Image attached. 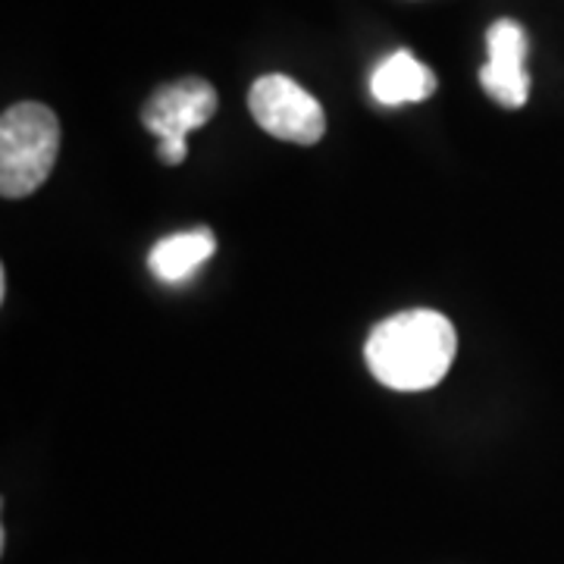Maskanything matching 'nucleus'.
Instances as JSON below:
<instances>
[{"instance_id": "obj_1", "label": "nucleus", "mask_w": 564, "mask_h": 564, "mask_svg": "<svg viewBox=\"0 0 564 564\" xmlns=\"http://www.w3.org/2000/svg\"><path fill=\"white\" fill-rule=\"evenodd\" d=\"M455 351V326L436 311L395 314L377 323L364 345L370 373L395 392H423L443 383Z\"/></svg>"}, {"instance_id": "obj_2", "label": "nucleus", "mask_w": 564, "mask_h": 564, "mask_svg": "<svg viewBox=\"0 0 564 564\" xmlns=\"http://www.w3.org/2000/svg\"><path fill=\"white\" fill-rule=\"evenodd\" d=\"M61 154V122L51 107L13 104L0 120V195L17 202L39 192Z\"/></svg>"}, {"instance_id": "obj_3", "label": "nucleus", "mask_w": 564, "mask_h": 564, "mask_svg": "<svg viewBox=\"0 0 564 564\" xmlns=\"http://www.w3.org/2000/svg\"><path fill=\"white\" fill-rule=\"evenodd\" d=\"M217 113V91L210 82L185 76L170 82L151 95L141 110V122L151 135H158V158L166 166H176L188 154V132L202 129Z\"/></svg>"}, {"instance_id": "obj_4", "label": "nucleus", "mask_w": 564, "mask_h": 564, "mask_svg": "<svg viewBox=\"0 0 564 564\" xmlns=\"http://www.w3.org/2000/svg\"><path fill=\"white\" fill-rule=\"evenodd\" d=\"M248 110L263 132L292 144H317L326 132L321 101L282 73H270L251 85Z\"/></svg>"}, {"instance_id": "obj_5", "label": "nucleus", "mask_w": 564, "mask_h": 564, "mask_svg": "<svg viewBox=\"0 0 564 564\" xmlns=\"http://www.w3.org/2000/svg\"><path fill=\"white\" fill-rule=\"evenodd\" d=\"M489 61L480 69V85L496 104L508 110H521L530 98V73H527V51L530 41L521 22L499 20L486 32Z\"/></svg>"}, {"instance_id": "obj_6", "label": "nucleus", "mask_w": 564, "mask_h": 564, "mask_svg": "<svg viewBox=\"0 0 564 564\" xmlns=\"http://www.w3.org/2000/svg\"><path fill=\"white\" fill-rule=\"evenodd\" d=\"M436 91V76L430 66H423L414 54L395 51L386 57L373 76H370V95L386 107H402V104H421Z\"/></svg>"}, {"instance_id": "obj_7", "label": "nucleus", "mask_w": 564, "mask_h": 564, "mask_svg": "<svg viewBox=\"0 0 564 564\" xmlns=\"http://www.w3.org/2000/svg\"><path fill=\"white\" fill-rule=\"evenodd\" d=\"M214 251H217L214 232L207 226H198V229L161 239L148 258V267L161 282H182L188 280L202 263L210 261Z\"/></svg>"}]
</instances>
